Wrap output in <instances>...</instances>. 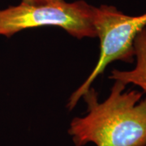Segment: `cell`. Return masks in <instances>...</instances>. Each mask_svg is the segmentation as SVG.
I'll return each mask as SVG.
<instances>
[{
    "label": "cell",
    "mask_w": 146,
    "mask_h": 146,
    "mask_svg": "<svg viewBox=\"0 0 146 146\" xmlns=\"http://www.w3.org/2000/svg\"><path fill=\"white\" fill-rule=\"evenodd\" d=\"M94 26L96 37L100 40V54L93 71L82 84L70 96L67 107L73 110L94 80L107 66L115 61L127 63L135 62L134 42L146 26V12L140 16H129L115 6L94 7Z\"/></svg>",
    "instance_id": "cell-2"
},
{
    "label": "cell",
    "mask_w": 146,
    "mask_h": 146,
    "mask_svg": "<svg viewBox=\"0 0 146 146\" xmlns=\"http://www.w3.org/2000/svg\"><path fill=\"white\" fill-rule=\"evenodd\" d=\"M94 10V6L84 0L42 4L21 2L0 9V36L11 37L25 29L55 26L78 39L96 37Z\"/></svg>",
    "instance_id": "cell-3"
},
{
    "label": "cell",
    "mask_w": 146,
    "mask_h": 146,
    "mask_svg": "<svg viewBox=\"0 0 146 146\" xmlns=\"http://www.w3.org/2000/svg\"><path fill=\"white\" fill-rule=\"evenodd\" d=\"M63 0H21V2L30 4H42V3H58Z\"/></svg>",
    "instance_id": "cell-5"
},
{
    "label": "cell",
    "mask_w": 146,
    "mask_h": 146,
    "mask_svg": "<svg viewBox=\"0 0 146 146\" xmlns=\"http://www.w3.org/2000/svg\"><path fill=\"white\" fill-rule=\"evenodd\" d=\"M115 80L108 98L98 101L92 87L84 94L87 115L74 118L68 129L76 146H146V98Z\"/></svg>",
    "instance_id": "cell-1"
},
{
    "label": "cell",
    "mask_w": 146,
    "mask_h": 146,
    "mask_svg": "<svg viewBox=\"0 0 146 146\" xmlns=\"http://www.w3.org/2000/svg\"><path fill=\"white\" fill-rule=\"evenodd\" d=\"M134 48L136 62L134 68L127 71L114 69L111 71L109 78L120 81L126 85L138 86L143 93L146 94V26L136 37Z\"/></svg>",
    "instance_id": "cell-4"
}]
</instances>
